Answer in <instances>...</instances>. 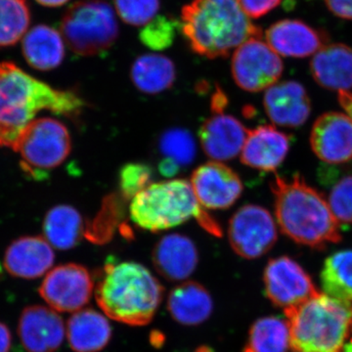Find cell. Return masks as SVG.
I'll return each instance as SVG.
<instances>
[{
    "instance_id": "obj_1",
    "label": "cell",
    "mask_w": 352,
    "mask_h": 352,
    "mask_svg": "<svg viewBox=\"0 0 352 352\" xmlns=\"http://www.w3.org/2000/svg\"><path fill=\"white\" fill-rule=\"evenodd\" d=\"M85 106L76 92L54 89L11 62L0 63V147L13 148L41 111L76 117Z\"/></svg>"
},
{
    "instance_id": "obj_2",
    "label": "cell",
    "mask_w": 352,
    "mask_h": 352,
    "mask_svg": "<svg viewBox=\"0 0 352 352\" xmlns=\"http://www.w3.org/2000/svg\"><path fill=\"white\" fill-rule=\"evenodd\" d=\"M275 215L281 232L296 244L315 250L342 240L340 223L328 201L308 185L302 176H275L270 184Z\"/></svg>"
},
{
    "instance_id": "obj_3",
    "label": "cell",
    "mask_w": 352,
    "mask_h": 352,
    "mask_svg": "<svg viewBox=\"0 0 352 352\" xmlns=\"http://www.w3.org/2000/svg\"><path fill=\"white\" fill-rule=\"evenodd\" d=\"M182 22L191 50L208 59L228 56L241 44L263 36L238 0H193L183 7Z\"/></svg>"
},
{
    "instance_id": "obj_4",
    "label": "cell",
    "mask_w": 352,
    "mask_h": 352,
    "mask_svg": "<svg viewBox=\"0 0 352 352\" xmlns=\"http://www.w3.org/2000/svg\"><path fill=\"white\" fill-rule=\"evenodd\" d=\"M164 288L142 264L133 261L106 264L95 298L104 314L131 326H144L154 318Z\"/></svg>"
},
{
    "instance_id": "obj_5",
    "label": "cell",
    "mask_w": 352,
    "mask_h": 352,
    "mask_svg": "<svg viewBox=\"0 0 352 352\" xmlns=\"http://www.w3.org/2000/svg\"><path fill=\"white\" fill-rule=\"evenodd\" d=\"M294 352H342L352 335V302L317 293L285 310Z\"/></svg>"
},
{
    "instance_id": "obj_6",
    "label": "cell",
    "mask_w": 352,
    "mask_h": 352,
    "mask_svg": "<svg viewBox=\"0 0 352 352\" xmlns=\"http://www.w3.org/2000/svg\"><path fill=\"white\" fill-rule=\"evenodd\" d=\"M129 214L136 226L151 232L173 228L194 217L208 233L222 236L219 222L201 207L191 183L184 179L152 183L132 199Z\"/></svg>"
},
{
    "instance_id": "obj_7",
    "label": "cell",
    "mask_w": 352,
    "mask_h": 352,
    "mask_svg": "<svg viewBox=\"0 0 352 352\" xmlns=\"http://www.w3.org/2000/svg\"><path fill=\"white\" fill-rule=\"evenodd\" d=\"M60 27L69 47L80 56H95L110 50L120 34L113 7L102 0L72 4Z\"/></svg>"
},
{
    "instance_id": "obj_8",
    "label": "cell",
    "mask_w": 352,
    "mask_h": 352,
    "mask_svg": "<svg viewBox=\"0 0 352 352\" xmlns=\"http://www.w3.org/2000/svg\"><path fill=\"white\" fill-rule=\"evenodd\" d=\"M12 149L19 153L23 170L32 177L45 176V170L66 161L72 150L68 129L51 118L34 120L23 131Z\"/></svg>"
},
{
    "instance_id": "obj_9",
    "label": "cell",
    "mask_w": 352,
    "mask_h": 352,
    "mask_svg": "<svg viewBox=\"0 0 352 352\" xmlns=\"http://www.w3.org/2000/svg\"><path fill=\"white\" fill-rule=\"evenodd\" d=\"M231 71L236 85L258 92L277 83L284 71L281 58L261 38H252L235 50Z\"/></svg>"
},
{
    "instance_id": "obj_10",
    "label": "cell",
    "mask_w": 352,
    "mask_h": 352,
    "mask_svg": "<svg viewBox=\"0 0 352 352\" xmlns=\"http://www.w3.org/2000/svg\"><path fill=\"white\" fill-rule=\"evenodd\" d=\"M277 238L276 223L272 215L261 206L245 205L229 221V243L241 258H261L272 249Z\"/></svg>"
},
{
    "instance_id": "obj_11",
    "label": "cell",
    "mask_w": 352,
    "mask_h": 352,
    "mask_svg": "<svg viewBox=\"0 0 352 352\" xmlns=\"http://www.w3.org/2000/svg\"><path fill=\"white\" fill-rule=\"evenodd\" d=\"M38 292L55 311H78L91 298L94 279L89 271L80 264H62L48 272Z\"/></svg>"
},
{
    "instance_id": "obj_12",
    "label": "cell",
    "mask_w": 352,
    "mask_h": 352,
    "mask_svg": "<svg viewBox=\"0 0 352 352\" xmlns=\"http://www.w3.org/2000/svg\"><path fill=\"white\" fill-rule=\"evenodd\" d=\"M263 282L267 298L284 311L318 293L307 271L289 256L270 259L264 270Z\"/></svg>"
},
{
    "instance_id": "obj_13",
    "label": "cell",
    "mask_w": 352,
    "mask_h": 352,
    "mask_svg": "<svg viewBox=\"0 0 352 352\" xmlns=\"http://www.w3.org/2000/svg\"><path fill=\"white\" fill-rule=\"evenodd\" d=\"M190 183L197 200L208 210H226L242 195L243 184L239 175L219 162H208L199 166Z\"/></svg>"
},
{
    "instance_id": "obj_14",
    "label": "cell",
    "mask_w": 352,
    "mask_h": 352,
    "mask_svg": "<svg viewBox=\"0 0 352 352\" xmlns=\"http://www.w3.org/2000/svg\"><path fill=\"white\" fill-rule=\"evenodd\" d=\"M312 151L324 163L339 164L352 160V119L347 113H323L310 134Z\"/></svg>"
},
{
    "instance_id": "obj_15",
    "label": "cell",
    "mask_w": 352,
    "mask_h": 352,
    "mask_svg": "<svg viewBox=\"0 0 352 352\" xmlns=\"http://www.w3.org/2000/svg\"><path fill=\"white\" fill-rule=\"evenodd\" d=\"M18 333L28 352H55L63 342L66 329L54 309L31 305L21 314Z\"/></svg>"
},
{
    "instance_id": "obj_16",
    "label": "cell",
    "mask_w": 352,
    "mask_h": 352,
    "mask_svg": "<svg viewBox=\"0 0 352 352\" xmlns=\"http://www.w3.org/2000/svg\"><path fill=\"white\" fill-rule=\"evenodd\" d=\"M268 45L278 55L305 58L318 52L328 43L325 32L319 31L300 20H282L265 32Z\"/></svg>"
},
{
    "instance_id": "obj_17",
    "label": "cell",
    "mask_w": 352,
    "mask_h": 352,
    "mask_svg": "<svg viewBox=\"0 0 352 352\" xmlns=\"http://www.w3.org/2000/svg\"><path fill=\"white\" fill-rule=\"evenodd\" d=\"M263 106L271 122L280 126H302L311 112L307 90L295 80L275 83L268 88Z\"/></svg>"
},
{
    "instance_id": "obj_18",
    "label": "cell",
    "mask_w": 352,
    "mask_h": 352,
    "mask_svg": "<svg viewBox=\"0 0 352 352\" xmlns=\"http://www.w3.org/2000/svg\"><path fill=\"white\" fill-rule=\"evenodd\" d=\"M247 135V129L239 120L223 113L208 118L199 131L204 152L215 162L237 157L242 152Z\"/></svg>"
},
{
    "instance_id": "obj_19",
    "label": "cell",
    "mask_w": 352,
    "mask_h": 352,
    "mask_svg": "<svg viewBox=\"0 0 352 352\" xmlns=\"http://www.w3.org/2000/svg\"><path fill=\"white\" fill-rule=\"evenodd\" d=\"M52 245L41 236H27L14 241L7 248L4 267L9 274L22 279L43 276L54 263Z\"/></svg>"
},
{
    "instance_id": "obj_20",
    "label": "cell",
    "mask_w": 352,
    "mask_h": 352,
    "mask_svg": "<svg viewBox=\"0 0 352 352\" xmlns=\"http://www.w3.org/2000/svg\"><path fill=\"white\" fill-rule=\"evenodd\" d=\"M152 261L159 274L171 282L187 279L198 265L193 241L182 234L164 236L153 250Z\"/></svg>"
},
{
    "instance_id": "obj_21",
    "label": "cell",
    "mask_w": 352,
    "mask_h": 352,
    "mask_svg": "<svg viewBox=\"0 0 352 352\" xmlns=\"http://www.w3.org/2000/svg\"><path fill=\"white\" fill-rule=\"evenodd\" d=\"M291 139L272 126H261L248 131L241 162L263 171L276 170L289 150Z\"/></svg>"
},
{
    "instance_id": "obj_22",
    "label": "cell",
    "mask_w": 352,
    "mask_h": 352,
    "mask_svg": "<svg viewBox=\"0 0 352 352\" xmlns=\"http://www.w3.org/2000/svg\"><path fill=\"white\" fill-rule=\"evenodd\" d=\"M315 82L335 91L352 89V48L346 44H329L315 53L310 63Z\"/></svg>"
},
{
    "instance_id": "obj_23",
    "label": "cell",
    "mask_w": 352,
    "mask_h": 352,
    "mask_svg": "<svg viewBox=\"0 0 352 352\" xmlns=\"http://www.w3.org/2000/svg\"><path fill=\"white\" fill-rule=\"evenodd\" d=\"M66 335L75 352H99L112 338V327L104 315L94 309H80L69 317Z\"/></svg>"
},
{
    "instance_id": "obj_24",
    "label": "cell",
    "mask_w": 352,
    "mask_h": 352,
    "mask_svg": "<svg viewBox=\"0 0 352 352\" xmlns=\"http://www.w3.org/2000/svg\"><path fill=\"white\" fill-rule=\"evenodd\" d=\"M168 309L173 320L185 326H196L210 318L214 302L203 285L188 281L178 285L170 292Z\"/></svg>"
},
{
    "instance_id": "obj_25",
    "label": "cell",
    "mask_w": 352,
    "mask_h": 352,
    "mask_svg": "<svg viewBox=\"0 0 352 352\" xmlns=\"http://www.w3.org/2000/svg\"><path fill=\"white\" fill-rule=\"evenodd\" d=\"M25 61L38 71H51L63 62L65 44L61 34L46 25H38L25 34L22 44Z\"/></svg>"
},
{
    "instance_id": "obj_26",
    "label": "cell",
    "mask_w": 352,
    "mask_h": 352,
    "mask_svg": "<svg viewBox=\"0 0 352 352\" xmlns=\"http://www.w3.org/2000/svg\"><path fill=\"white\" fill-rule=\"evenodd\" d=\"M131 78L134 87L142 94H159L175 83V63L164 55H142L132 64Z\"/></svg>"
},
{
    "instance_id": "obj_27",
    "label": "cell",
    "mask_w": 352,
    "mask_h": 352,
    "mask_svg": "<svg viewBox=\"0 0 352 352\" xmlns=\"http://www.w3.org/2000/svg\"><path fill=\"white\" fill-rule=\"evenodd\" d=\"M45 239L55 249L68 251L85 235L82 215L75 208L59 205L51 208L43 222Z\"/></svg>"
},
{
    "instance_id": "obj_28",
    "label": "cell",
    "mask_w": 352,
    "mask_h": 352,
    "mask_svg": "<svg viewBox=\"0 0 352 352\" xmlns=\"http://www.w3.org/2000/svg\"><path fill=\"white\" fill-rule=\"evenodd\" d=\"M291 332L288 321L267 316L252 324L243 352H288Z\"/></svg>"
},
{
    "instance_id": "obj_29",
    "label": "cell",
    "mask_w": 352,
    "mask_h": 352,
    "mask_svg": "<svg viewBox=\"0 0 352 352\" xmlns=\"http://www.w3.org/2000/svg\"><path fill=\"white\" fill-rule=\"evenodd\" d=\"M325 294L352 302V250H342L329 256L321 271Z\"/></svg>"
},
{
    "instance_id": "obj_30",
    "label": "cell",
    "mask_w": 352,
    "mask_h": 352,
    "mask_svg": "<svg viewBox=\"0 0 352 352\" xmlns=\"http://www.w3.org/2000/svg\"><path fill=\"white\" fill-rule=\"evenodd\" d=\"M126 200L120 193L111 194L102 203L100 210L85 227V236L94 244L110 242L120 221L124 217Z\"/></svg>"
},
{
    "instance_id": "obj_31",
    "label": "cell",
    "mask_w": 352,
    "mask_h": 352,
    "mask_svg": "<svg viewBox=\"0 0 352 352\" xmlns=\"http://www.w3.org/2000/svg\"><path fill=\"white\" fill-rule=\"evenodd\" d=\"M30 24L27 0H0V48L15 45L25 36Z\"/></svg>"
},
{
    "instance_id": "obj_32",
    "label": "cell",
    "mask_w": 352,
    "mask_h": 352,
    "mask_svg": "<svg viewBox=\"0 0 352 352\" xmlns=\"http://www.w3.org/2000/svg\"><path fill=\"white\" fill-rule=\"evenodd\" d=\"M159 148L164 157H170L180 166H189L195 159V140L184 129L175 127L164 131L160 138Z\"/></svg>"
},
{
    "instance_id": "obj_33",
    "label": "cell",
    "mask_w": 352,
    "mask_h": 352,
    "mask_svg": "<svg viewBox=\"0 0 352 352\" xmlns=\"http://www.w3.org/2000/svg\"><path fill=\"white\" fill-rule=\"evenodd\" d=\"M177 22L168 16H157L141 30L139 38L150 50L161 51L173 45Z\"/></svg>"
},
{
    "instance_id": "obj_34",
    "label": "cell",
    "mask_w": 352,
    "mask_h": 352,
    "mask_svg": "<svg viewBox=\"0 0 352 352\" xmlns=\"http://www.w3.org/2000/svg\"><path fill=\"white\" fill-rule=\"evenodd\" d=\"M151 166L142 163L124 164L120 170V194L126 201H131L139 192L151 184Z\"/></svg>"
},
{
    "instance_id": "obj_35",
    "label": "cell",
    "mask_w": 352,
    "mask_h": 352,
    "mask_svg": "<svg viewBox=\"0 0 352 352\" xmlns=\"http://www.w3.org/2000/svg\"><path fill=\"white\" fill-rule=\"evenodd\" d=\"M120 19L131 25H145L156 17L160 0H115Z\"/></svg>"
},
{
    "instance_id": "obj_36",
    "label": "cell",
    "mask_w": 352,
    "mask_h": 352,
    "mask_svg": "<svg viewBox=\"0 0 352 352\" xmlns=\"http://www.w3.org/2000/svg\"><path fill=\"white\" fill-rule=\"evenodd\" d=\"M328 203L340 223L352 224V175L342 178L333 187Z\"/></svg>"
},
{
    "instance_id": "obj_37",
    "label": "cell",
    "mask_w": 352,
    "mask_h": 352,
    "mask_svg": "<svg viewBox=\"0 0 352 352\" xmlns=\"http://www.w3.org/2000/svg\"><path fill=\"white\" fill-rule=\"evenodd\" d=\"M238 2L249 18L258 19L276 8L281 0H238Z\"/></svg>"
},
{
    "instance_id": "obj_38",
    "label": "cell",
    "mask_w": 352,
    "mask_h": 352,
    "mask_svg": "<svg viewBox=\"0 0 352 352\" xmlns=\"http://www.w3.org/2000/svg\"><path fill=\"white\" fill-rule=\"evenodd\" d=\"M329 10L342 19L352 20V0H325Z\"/></svg>"
},
{
    "instance_id": "obj_39",
    "label": "cell",
    "mask_w": 352,
    "mask_h": 352,
    "mask_svg": "<svg viewBox=\"0 0 352 352\" xmlns=\"http://www.w3.org/2000/svg\"><path fill=\"white\" fill-rule=\"evenodd\" d=\"M180 170V166L170 157H164L159 164V171L162 175L166 177H173L177 175Z\"/></svg>"
},
{
    "instance_id": "obj_40",
    "label": "cell",
    "mask_w": 352,
    "mask_h": 352,
    "mask_svg": "<svg viewBox=\"0 0 352 352\" xmlns=\"http://www.w3.org/2000/svg\"><path fill=\"white\" fill-rule=\"evenodd\" d=\"M12 346V333L6 323L0 321V352L10 351Z\"/></svg>"
},
{
    "instance_id": "obj_41",
    "label": "cell",
    "mask_w": 352,
    "mask_h": 352,
    "mask_svg": "<svg viewBox=\"0 0 352 352\" xmlns=\"http://www.w3.org/2000/svg\"><path fill=\"white\" fill-rule=\"evenodd\" d=\"M227 105V97L224 92L220 89L219 87L217 88V91L212 97V109L214 110V113H222L223 109Z\"/></svg>"
},
{
    "instance_id": "obj_42",
    "label": "cell",
    "mask_w": 352,
    "mask_h": 352,
    "mask_svg": "<svg viewBox=\"0 0 352 352\" xmlns=\"http://www.w3.org/2000/svg\"><path fill=\"white\" fill-rule=\"evenodd\" d=\"M339 102L340 106L344 109L347 115L352 119V92L340 91L339 92Z\"/></svg>"
},
{
    "instance_id": "obj_43",
    "label": "cell",
    "mask_w": 352,
    "mask_h": 352,
    "mask_svg": "<svg viewBox=\"0 0 352 352\" xmlns=\"http://www.w3.org/2000/svg\"><path fill=\"white\" fill-rule=\"evenodd\" d=\"M36 1L45 7H60L66 4L69 0H36Z\"/></svg>"
},
{
    "instance_id": "obj_44",
    "label": "cell",
    "mask_w": 352,
    "mask_h": 352,
    "mask_svg": "<svg viewBox=\"0 0 352 352\" xmlns=\"http://www.w3.org/2000/svg\"><path fill=\"white\" fill-rule=\"evenodd\" d=\"M342 352H352V339L347 340L346 344L342 347Z\"/></svg>"
},
{
    "instance_id": "obj_45",
    "label": "cell",
    "mask_w": 352,
    "mask_h": 352,
    "mask_svg": "<svg viewBox=\"0 0 352 352\" xmlns=\"http://www.w3.org/2000/svg\"><path fill=\"white\" fill-rule=\"evenodd\" d=\"M196 352H214L212 351L210 347L208 346H200L198 349H197Z\"/></svg>"
},
{
    "instance_id": "obj_46",
    "label": "cell",
    "mask_w": 352,
    "mask_h": 352,
    "mask_svg": "<svg viewBox=\"0 0 352 352\" xmlns=\"http://www.w3.org/2000/svg\"><path fill=\"white\" fill-rule=\"evenodd\" d=\"M1 272H2L1 266H0V274H1Z\"/></svg>"
}]
</instances>
